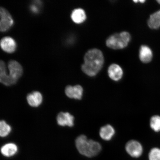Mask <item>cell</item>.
Returning a JSON list of instances; mask_svg holds the SVG:
<instances>
[{"label": "cell", "mask_w": 160, "mask_h": 160, "mask_svg": "<svg viewBox=\"0 0 160 160\" xmlns=\"http://www.w3.org/2000/svg\"><path fill=\"white\" fill-rule=\"evenodd\" d=\"M84 63L81 69L84 73L90 77L97 75L103 67L104 57L101 51L97 49H90L84 58Z\"/></svg>", "instance_id": "cell-1"}, {"label": "cell", "mask_w": 160, "mask_h": 160, "mask_svg": "<svg viewBox=\"0 0 160 160\" xmlns=\"http://www.w3.org/2000/svg\"><path fill=\"white\" fill-rule=\"evenodd\" d=\"M75 144L79 152L87 157H94L101 151V146L99 143L88 139L84 135H80L77 138Z\"/></svg>", "instance_id": "cell-2"}, {"label": "cell", "mask_w": 160, "mask_h": 160, "mask_svg": "<svg viewBox=\"0 0 160 160\" xmlns=\"http://www.w3.org/2000/svg\"><path fill=\"white\" fill-rule=\"evenodd\" d=\"M131 38V35L128 32H121L110 36L106 41V45L110 48L122 49L127 47Z\"/></svg>", "instance_id": "cell-3"}, {"label": "cell", "mask_w": 160, "mask_h": 160, "mask_svg": "<svg viewBox=\"0 0 160 160\" xmlns=\"http://www.w3.org/2000/svg\"><path fill=\"white\" fill-rule=\"evenodd\" d=\"M9 71L8 75L10 85L15 84L23 73V69L21 64L15 60H11L8 63Z\"/></svg>", "instance_id": "cell-4"}, {"label": "cell", "mask_w": 160, "mask_h": 160, "mask_svg": "<svg viewBox=\"0 0 160 160\" xmlns=\"http://www.w3.org/2000/svg\"><path fill=\"white\" fill-rule=\"evenodd\" d=\"M0 30L2 32L9 30L13 24V20L12 16L5 8L1 7L0 9Z\"/></svg>", "instance_id": "cell-5"}, {"label": "cell", "mask_w": 160, "mask_h": 160, "mask_svg": "<svg viewBox=\"0 0 160 160\" xmlns=\"http://www.w3.org/2000/svg\"><path fill=\"white\" fill-rule=\"evenodd\" d=\"M126 151L131 157L138 158L143 152V147L139 142L135 140H131L126 145Z\"/></svg>", "instance_id": "cell-6"}, {"label": "cell", "mask_w": 160, "mask_h": 160, "mask_svg": "<svg viewBox=\"0 0 160 160\" xmlns=\"http://www.w3.org/2000/svg\"><path fill=\"white\" fill-rule=\"evenodd\" d=\"M65 92L67 97L70 98L80 100L82 97L83 89L79 85H68L65 88Z\"/></svg>", "instance_id": "cell-7"}, {"label": "cell", "mask_w": 160, "mask_h": 160, "mask_svg": "<svg viewBox=\"0 0 160 160\" xmlns=\"http://www.w3.org/2000/svg\"><path fill=\"white\" fill-rule=\"evenodd\" d=\"M0 43L2 49L8 53L14 52L17 48V44L15 40L10 37L3 38Z\"/></svg>", "instance_id": "cell-8"}, {"label": "cell", "mask_w": 160, "mask_h": 160, "mask_svg": "<svg viewBox=\"0 0 160 160\" xmlns=\"http://www.w3.org/2000/svg\"><path fill=\"white\" fill-rule=\"evenodd\" d=\"M74 120V118L68 112H61L58 114L57 117L58 124L63 127L66 126L69 127H73Z\"/></svg>", "instance_id": "cell-9"}, {"label": "cell", "mask_w": 160, "mask_h": 160, "mask_svg": "<svg viewBox=\"0 0 160 160\" xmlns=\"http://www.w3.org/2000/svg\"><path fill=\"white\" fill-rule=\"evenodd\" d=\"M108 74L110 78L117 81L122 78L123 75V70L119 65L112 64L109 66Z\"/></svg>", "instance_id": "cell-10"}, {"label": "cell", "mask_w": 160, "mask_h": 160, "mask_svg": "<svg viewBox=\"0 0 160 160\" xmlns=\"http://www.w3.org/2000/svg\"><path fill=\"white\" fill-rule=\"evenodd\" d=\"M139 56L140 60L142 62L145 63H149L152 59V51L148 46L142 45L140 48Z\"/></svg>", "instance_id": "cell-11"}, {"label": "cell", "mask_w": 160, "mask_h": 160, "mask_svg": "<svg viewBox=\"0 0 160 160\" xmlns=\"http://www.w3.org/2000/svg\"><path fill=\"white\" fill-rule=\"evenodd\" d=\"M43 97L39 92L35 91L29 93L27 97L28 103L32 107H38L42 102Z\"/></svg>", "instance_id": "cell-12"}, {"label": "cell", "mask_w": 160, "mask_h": 160, "mask_svg": "<svg viewBox=\"0 0 160 160\" xmlns=\"http://www.w3.org/2000/svg\"><path fill=\"white\" fill-rule=\"evenodd\" d=\"M115 133V130L112 126L110 125H106L102 127L100 129V137L105 141H109L113 137Z\"/></svg>", "instance_id": "cell-13"}, {"label": "cell", "mask_w": 160, "mask_h": 160, "mask_svg": "<svg viewBox=\"0 0 160 160\" xmlns=\"http://www.w3.org/2000/svg\"><path fill=\"white\" fill-rule=\"evenodd\" d=\"M72 20L76 23L80 24L84 22L86 18L85 12L81 8H77L73 10L71 15Z\"/></svg>", "instance_id": "cell-14"}, {"label": "cell", "mask_w": 160, "mask_h": 160, "mask_svg": "<svg viewBox=\"0 0 160 160\" xmlns=\"http://www.w3.org/2000/svg\"><path fill=\"white\" fill-rule=\"evenodd\" d=\"M148 25L150 28L158 29L160 28V10L152 14L148 21Z\"/></svg>", "instance_id": "cell-15"}, {"label": "cell", "mask_w": 160, "mask_h": 160, "mask_svg": "<svg viewBox=\"0 0 160 160\" xmlns=\"http://www.w3.org/2000/svg\"><path fill=\"white\" fill-rule=\"evenodd\" d=\"M18 147L15 144L9 143L3 146L1 149L2 154L6 157H11L17 152Z\"/></svg>", "instance_id": "cell-16"}, {"label": "cell", "mask_w": 160, "mask_h": 160, "mask_svg": "<svg viewBox=\"0 0 160 160\" xmlns=\"http://www.w3.org/2000/svg\"><path fill=\"white\" fill-rule=\"evenodd\" d=\"M0 81L3 85L10 86L9 76L7 73L6 65L3 61L0 62Z\"/></svg>", "instance_id": "cell-17"}, {"label": "cell", "mask_w": 160, "mask_h": 160, "mask_svg": "<svg viewBox=\"0 0 160 160\" xmlns=\"http://www.w3.org/2000/svg\"><path fill=\"white\" fill-rule=\"evenodd\" d=\"M150 125L151 128L157 132H160V116H153L150 119Z\"/></svg>", "instance_id": "cell-18"}, {"label": "cell", "mask_w": 160, "mask_h": 160, "mask_svg": "<svg viewBox=\"0 0 160 160\" xmlns=\"http://www.w3.org/2000/svg\"><path fill=\"white\" fill-rule=\"evenodd\" d=\"M11 131V127L4 121H1L0 122V135L2 137H7Z\"/></svg>", "instance_id": "cell-19"}, {"label": "cell", "mask_w": 160, "mask_h": 160, "mask_svg": "<svg viewBox=\"0 0 160 160\" xmlns=\"http://www.w3.org/2000/svg\"><path fill=\"white\" fill-rule=\"evenodd\" d=\"M149 160H160V149L154 148L150 151L149 154Z\"/></svg>", "instance_id": "cell-20"}, {"label": "cell", "mask_w": 160, "mask_h": 160, "mask_svg": "<svg viewBox=\"0 0 160 160\" xmlns=\"http://www.w3.org/2000/svg\"><path fill=\"white\" fill-rule=\"evenodd\" d=\"M157 1L160 5V0H158V1Z\"/></svg>", "instance_id": "cell-21"}]
</instances>
